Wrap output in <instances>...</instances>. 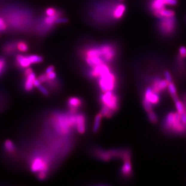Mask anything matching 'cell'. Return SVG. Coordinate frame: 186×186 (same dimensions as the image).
I'll use <instances>...</instances> for the list:
<instances>
[{
  "instance_id": "obj_28",
  "label": "cell",
  "mask_w": 186,
  "mask_h": 186,
  "mask_svg": "<svg viewBox=\"0 0 186 186\" xmlns=\"http://www.w3.org/2000/svg\"><path fill=\"white\" fill-rule=\"evenodd\" d=\"M36 87H37L39 89V90H40V92L42 93V94H43L45 95H48V90H46V89L45 87H43L42 85H41L40 83Z\"/></svg>"
},
{
  "instance_id": "obj_31",
  "label": "cell",
  "mask_w": 186,
  "mask_h": 186,
  "mask_svg": "<svg viewBox=\"0 0 186 186\" xmlns=\"http://www.w3.org/2000/svg\"><path fill=\"white\" fill-rule=\"evenodd\" d=\"M46 74V75H47V77H48V80H53L55 79L56 77V72L54 71L51 72H50V73Z\"/></svg>"
},
{
  "instance_id": "obj_10",
  "label": "cell",
  "mask_w": 186,
  "mask_h": 186,
  "mask_svg": "<svg viewBox=\"0 0 186 186\" xmlns=\"http://www.w3.org/2000/svg\"><path fill=\"white\" fill-rule=\"evenodd\" d=\"M75 128L77 131L80 134H83L86 131V116L83 114H78L76 115Z\"/></svg>"
},
{
  "instance_id": "obj_16",
  "label": "cell",
  "mask_w": 186,
  "mask_h": 186,
  "mask_svg": "<svg viewBox=\"0 0 186 186\" xmlns=\"http://www.w3.org/2000/svg\"><path fill=\"white\" fill-rule=\"evenodd\" d=\"M100 113L103 117H106L107 118H111L115 113L109 107L103 105H101Z\"/></svg>"
},
{
  "instance_id": "obj_14",
  "label": "cell",
  "mask_w": 186,
  "mask_h": 186,
  "mask_svg": "<svg viewBox=\"0 0 186 186\" xmlns=\"http://www.w3.org/2000/svg\"><path fill=\"white\" fill-rule=\"evenodd\" d=\"M82 101L77 97L70 98L68 100V105L70 107L71 112L72 113H76L77 110L81 106Z\"/></svg>"
},
{
  "instance_id": "obj_33",
  "label": "cell",
  "mask_w": 186,
  "mask_h": 186,
  "mask_svg": "<svg viewBox=\"0 0 186 186\" xmlns=\"http://www.w3.org/2000/svg\"><path fill=\"white\" fill-rule=\"evenodd\" d=\"M39 178L40 179H43L45 178L46 177V173L45 172H39V175H38Z\"/></svg>"
},
{
  "instance_id": "obj_3",
  "label": "cell",
  "mask_w": 186,
  "mask_h": 186,
  "mask_svg": "<svg viewBox=\"0 0 186 186\" xmlns=\"http://www.w3.org/2000/svg\"><path fill=\"white\" fill-rule=\"evenodd\" d=\"M177 21L175 16L159 19L157 24L158 31L163 37H171L176 32Z\"/></svg>"
},
{
  "instance_id": "obj_4",
  "label": "cell",
  "mask_w": 186,
  "mask_h": 186,
  "mask_svg": "<svg viewBox=\"0 0 186 186\" xmlns=\"http://www.w3.org/2000/svg\"><path fill=\"white\" fill-rule=\"evenodd\" d=\"M100 101L101 105L109 107L115 113L119 109L120 98L115 91H107L101 93L100 97Z\"/></svg>"
},
{
  "instance_id": "obj_21",
  "label": "cell",
  "mask_w": 186,
  "mask_h": 186,
  "mask_svg": "<svg viewBox=\"0 0 186 186\" xmlns=\"http://www.w3.org/2000/svg\"><path fill=\"white\" fill-rule=\"evenodd\" d=\"M142 105H143L144 109L145 110V111L147 112H149L153 110V106L151 104V103L150 101H148L145 98H143V99H142Z\"/></svg>"
},
{
  "instance_id": "obj_11",
  "label": "cell",
  "mask_w": 186,
  "mask_h": 186,
  "mask_svg": "<svg viewBox=\"0 0 186 186\" xmlns=\"http://www.w3.org/2000/svg\"><path fill=\"white\" fill-rule=\"evenodd\" d=\"M133 171L131 160L124 161V164L121 169V175L124 178H129L132 176Z\"/></svg>"
},
{
  "instance_id": "obj_30",
  "label": "cell",
  "mask_w": 186,
  "mask_h": 186,
  "mask_svg": "<svg viewBox=\"0 0 186 186\" xmlns=\"http://www.w3.org/2000/svg\"><path fill=\"white\" fill-rule=\"evenodd\" d=\"M7 28V25L2 18H0V31H4Z\"/></svg>"
},
{
  "instance_id": "obj_36",
  "label": "cell",
  "mask_w": 186,
  "mask_h": 186,
  "mask_svg": "<svg viewBox=\"0 0 186 186\" xmlns=\"http://www.w3.org/2000/svg\"><path fill=\"white\" fill-rule=\"evenodd\" d=\"M119 1H123L124 0H119Z\"/></svg>"
},
{
  "instance_id": "obj_18",
  "label": "cell",
  "mask_w": 186,
  "mask_h": 186,
  "mask_svg": "<svg viewBox=\"0 0 186 186\" xmlns=\"http://www.w3.org/2000/svg\"><path fill=\"white\" fill-rule=\"evenodd\" d=\"M174 103L175 104V107H176L177 112L179 115L185 112V107H184V104L181 101H180V100L179 98L176 100L175 101H174Z\"/></svg>"
},
{
  "instance_id": "obj_2",
  "label": "cell",
  "mask_w": 186,
  "mask_h": 186,
  "mask_svg": "<svg viewBox=\"0 0 186 186\" xmlns=\"http://www.w3.org/2000/svg\"><path fill=\"white\" fill-rule=\"evenodd\" d=\"M97 79V84L101 93L115 91L119 84L118 75L113 69L102 74Z\"/></svg>"
},
{
  "instance_id": "obj_23",
  "label": "cell",
  "mask_w": 186,
  "mask_h": 186,
  "mask_svg": "<svg viewBox=\"0 0 186 186\" xmlns=\"http://www.w3.org/2000/svg\"><path fill=\"white\" fill-rule=\"evenodd\" d=\"M28 59L32 64H35V63H39L43 61V58L37 55H32L28 56Z\"/></svg>"
},
{
  "instance_id": "obj_29",
  "label": "cell",
  "mask_w": 186,
  "mask_h": 186,
  "mask_svg": "<svg viewBox=\"0 0 186 186\" xmlns=\"http://www.w3.org/2000/svg\"><path fill=\"white\" fill-rule=\"evenodd\" d=\"M56 10L54 9V8H48L47 10H46V13L48 16H54L56 15Z\"/></svg>"
},
{
  "instance_id": "obj_8",
  "label": "cell",
  "mask_w": 186,
  "mask_h": 186,
  "mask_svg": "<svg viewBox=\"0 0 186 186\" xmlns=\"http://www.w3.org/2000/svg\"><path fill=\"white\" fill-rule=\"evenodd\" d=\"M25 75L27 77L24 88L27 91H31L34 87V81L36 79V75L33 72L31 69H27L25 71Z\"/></svg>"
},
{
  "instance_id": "obj_25",
  "label": "cell",
  "mask_w": 186,
  "mask_h": 186,
  "mask_svg": "<svg viewBox=\"0 0 186 186\" xmlns=\"http://www.w3.org/2000/svg\"><path fill=\"white\" fill-rule=\"evenodd\" d=\"M17 48L21 52H26L28 50V45L24 42H20L17 45Z\"/></svg>"
},
{
  "instance_id": "obj_24",
  "label": "cell",
  "mask_w": 186,
  "mask_h": 186,
  "mask_svg": "<svg viewBox=\"0 0 186 186\" xmlns=\"http://www.w3.org/2000/svg\"><path fill=\"white\" fill-rule=\"evenodd\" d=\"M4 147L7 151L9 153H13L15 150V145L13 144V142L10 141H6L4 144Z\"/></svg>"
},
{
  "instance_id": "obj_6",
  "label": "cell",
  "mask_w": 186,
  "mask_h": 186,
  "mask_svg": "<svg viewBox=\"0 0 186 186\" xmlns=\"http://www.w3.org/2000/svg\"><path fill=\"white\" fill-rule=\"evenodd\" d=\"M151 103L153 106H156L160 101V95L154 92L150 86L147 87L144 90V97Z\"/></svg>"
},
{
  "instance_id": "obj_22",
  "label": "cell",
  "mask_w": 186,
  "mask_h": 186,
  "mask_svg": "<svg viewBox=\"0 0 186 186\" xmlns=\"http://www.w3.org/2000/svg\"><path fill=\"white\" fill-rule=\"evenodd\" d=\"M58 18V16L56 15H54V16H48L46 17L45 19V23L46 24H47L48 25H53V24L56 22V20Z\"/></svg>"
},
{
  "instance_id": "obj_9",
  "label": "cell",
  "mask_w": 186,
  "mask_h": 186,
  "mask_svg": "<svg viewBox=\"0 0 186 186\" xmlns=\"http://www.w3.org/2000/svg\"><path fill=\"white\" fill-rule=\"evenodd\" d=\"M93 153L97 158L103 161H109L113 158L109 151H106L100 148H94Z\"/></svg>"
},
{
  "instance_id": "obj_35",
  "label": "cell",
  "mask_w": 186,
  "mask_h": 186,
  "mask_svg": "<svg viewBox=\"0 0 186 186\" xmlns=\"http://www.w3.org/2000/svg\"><path fill=\"white\" fill-rule=\"evenodd\" d=\"M54 70V67H53V66H49L47 69H46V74L50 73V72H51L53 71Z\"/></svg>"
},
{
  "instance_id": "obj_26",
  "label": "cell",
  "mask_w": 186,
  "mask_h": 186,
  "mask_svg": "<svg viewBox=\"0 0 186 186\" xmlns=\"http://www.w3.org/2000/svg\"><path fill=\"white\" fill-rule=\"evenodd\" d=\"M164 76L165 78V80L168 82V83H170L172 82V77L171 75L170 72L168 71V70H165L164 72Z\"/></svg>"
},
{
  "instance_id": "obj_5",
  "label": "cell",
  "mask_w": 186,
  "mask_h": 186,
  "mask_svg": "<svg viewBox=\"0 0 186 186\" xmlns=\"http://www.w3.org/2000/svg\"><path fill=\"white\" fill-rule=\"evenodd\" d=\"M100 45L104 60L109 64L114 62L117 59L119 53L117 45L112 42H106Z\"/></svg>"
},
{
  "instance_id": "obj_27",
  "label": "cell",
  "mask_w": 186,
  "mask_h": 186,
  "mask_svg": "<svg viewBox=\"0 0 186 186\" xmlns=\"http://www.w3.org/2000/svg\"><path fill=\"white\" fill-rule=\"evenodd\" d=\"M181 57L186 59V47L185 46H182L179 48V54Z\"/></svg>"
},
{
  "instance_id": "obj_1",
  "label": "cell",
  "mask_w": 186,
  "mask_h": 186,
  "mask_svg": "<svg viewBox=\"0 0 186 186\" xmlns=\"http://www.w3.org/2000/svg\"><path fill=\"white\" fill-rule=\"evenodd\" d=\"M162 129L164 132L171 134L181 135L186 133V126L181 122L177 112L167 113L162 122Z\"/></svg>"
},
{
  "instance_id": "obj_32",
  "label": "cell",
  "mask_w": 186,
  "mask_h": 186,
  "mask_svg": "<svg viewBox=\"0 0 186 186\" xmlns=\"http://www.w3.org/2000/svg\"><path fill=\"white\" fill-rule=\"evenodd\" d=\"M5 66V61L3 59H0V74H1Z\"/></svg>"
},
{
  "instance_id": "obj_34",
  "label": "cell",
  "mask_w": 186,
  "mask_h": 186,
  "mask_svg": "<svg viewBox=\"0 0 186 186\" xmlns=\"http://www.w3.org/2000/svg\"><path fill=\"white\" fill-rule=\"evenodd\" d=\"M67 21H68V20L65 18H57V19L56 20V22H57V23H65Z\"/></svg>"
},
{
  "instance_id": "obj_12",
  "label": "cell",
  "mask_w": 186,
  "mask_h": 186,
  "mask_svg": "<svg viewBox=\"0 0 186 186\" xmlns=\"http://www.w3.org/2000/svg\"><path fill=\"white\" fill-rule=\"evenodd\" d=\"M153 14L155 17L158 19L163 18H170L175 16V12L173 10L166 8L154 11L153 12Z\"/></svg>"
},
{
  "instance_id": "obj_19",
  "label": "cell",
  "mask_w": 186,
  "mask_h": 186,
  "mask_svg": "<svg viewBox=\"0 0 186 186\" xmlns=\"http://www.w3.org/2000/svg\"><path fill=\"white\" fill-rule=\"evenodd\" d=\"M167 90L169 92V93L170 94V95H171L172 98L177 95V94H176V87H175V84L172 82H170V83H169V84H168V87H167Z\"/></svg>"
},
{
  "instance_id": "obj_7",
  "label": "cell",
  "mask_w": 186,
  "mask_h": 186,
  "mask_svg": "<svg viewBox=\"0 0 186 186\" xmlns=\"http://www.w3.org/2000/svg\"><path fill=\"white\" fill-rule=\"evenodd\" d=\"M47 164L41 158H36L31 164V169L33 172H46L47 170Z\"/></svg>"
},
{
  "instance_id": "obj_15",
  "label": "cell",
  "mask_w": 186,
  "mask_h": 186,
  "mask_svg": "<svg viewBox=\"0 0 186 186\" xmlns=\"http://www.w3.org/2000/svg\"><path fill=\"white\" fill-rule=\"evenodd\" d=\"M16 62L19 66L23 68H28L31 64L28 56H24L22 55H18L16 57Z\"/></svg>"
},
{
  "instance_id": "obj_17",
  "label": "cell",
  "mask_w": 186,
  "mask_h": 186,
  "mask_svg": "<svg viewBox=\"0 0 186 186\" xmlns=\"http://www.w3.org/2000/svg\"><path fill=\"white\" fill-rule=\"evenodd\" d=\"M102 118H103V116L101 115V114L100 113L99 114L97 115V116H95V122L94 124V126H93V131H94V132L96 133L99 131L100 127L101 125V123Z\"/></svg>"
},
{
  "instance_id": "obj_13",
  "label": "cell",
  "mask_w": 186,
  "mask_h": 186,
  "mask_svg": "<svg viewBox=\"0 0 186 186\" xmlns=\"http://www.w3.org/2000/svg\"><path fill=\"white\" fill-rule=\"evenodd\" d=\"M126 11V6L123 3H118L113 13V17L116 21L121 20L124 16Z\"/></svg>"
},
{
  "instance_id": "obj_20",
  "label": "cell",
  "mask_w": 186,
  "mask_h": 186,
  "mask_svg": "<svg viewBox=\"0 0 186 186\" xmlns=\"http://www.w3.org/2000/svg\"><path fill=\"white\" fill-rule=\"evenodd\" d=\"M148 114V117L149 121L152 123V124H157L158 122V116L157 114L153 111H150L149 112H147Z\"/></svg>"
}]
</instances>
